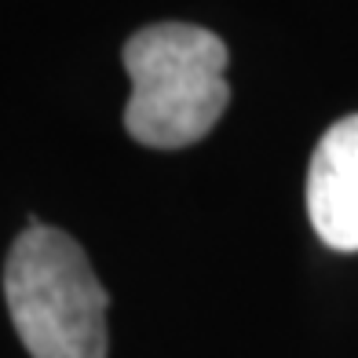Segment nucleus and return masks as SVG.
Wrapping results in <instances>:
<instances>
[{
    "label": "nucleus",
    "mask_w": 358,
    "mask_h": 358,
    "mask_svg": "<svg viewBox=\"0 0 358 358\" xmlns=\"http://www.w3.org/2000/svg\"><path fill=\"white\" fill-rule=\"evenodd\" d=\"M227 44L201 26L157 22L128 37L124 70L132 95L128 136L154 150H179L205 139L231 103Z\"/></svg>",
    "instance_id": "1"
},
{
    "label": "nucleus",
    "mask_w": 358,
    "mask_h": 358,
    "mask_svg": "<svg viewBox=\"0 0 358 358\" xmlns=\"http://www.w3.org/2000/svg\"><path fill=\"white\" fill-rule=\"evenodd\" d=\"M4 300L34 358H106L110 296L66 231L29 216L8 252Z\"/></svg>",
    "instance_id": "2"
},
{
    "label": "nucleus",
    "mask_w": 358,
    "mask_h": 358,
    "mask_svg": "<svg viewBox=\"0 0 358 358\" xmlns=\"http://www.w3.org/2000/svg\"><path fill=\"white\" fill-rule=\"evenodd\" d=\"M307 216L336 252H358V113L336 121L311 154Z\"/></svg>",
    "instance_id": "3"
}]
</instances>
